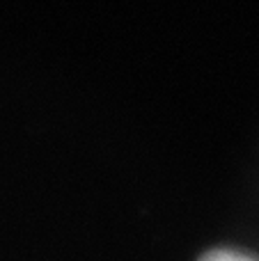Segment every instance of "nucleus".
<instances>
[{
  "label": "nucleus",
  "mask_w": 259,
  "mask_h": 261,
  "mask_svg": "<svg viewBox=\"0 0 259 261\" xmlns=\"http://www.w3.org/2000/svg\"><path fill=\"white\" fill-rule=\"evenodd\" d=\"M200 261H252L243 254H237V252H225V250H216V252H209L204 254Z\"/></svg>",
  "instance_id": "obj_1"
}]
</instances>
